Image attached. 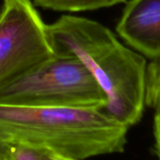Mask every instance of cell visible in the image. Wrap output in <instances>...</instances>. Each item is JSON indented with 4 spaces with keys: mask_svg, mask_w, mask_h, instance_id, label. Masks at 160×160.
Returning a JSON list of instances; mask_svg holds the SVG:
<instances>
[{
    "mask_svg": "<svg viewBox=\"0 0 160 160\" xmlns=\"http://www.w3.org/2000/svg\"><path fill=\"white\" fill-rule=\"evenodd\" d=\"M160 99V58L151 60L147 66L146 107L153 108Z\"/></svg>",
    "mask_w": 160,
    "mask_h": 160,
    "instance_id": "7",
    "label": "cell"
},
{
    "mask_svg": "<svg viewBox=\"0 0 160 160\" xmlns=\"http://www.w3.org/2000/svg\"><path fill=\"white\" fill-rule=\"evenodd\" d=\"M153 122H152V136H153V151L158 160H160V99L153 107Z\"/></svg>",
    "mask_w": 160,
    "mask_h": 160,
    "instance_id": "9",
    "label": "cell"
},
{
    "mask_svg": "<svg viewBox=\"0 0 160 160\" xmlns=\"http://www.w3.org/2000/svg\"><path fill=\"white\" fill-rule=\"evenodd\" d=\"M7 144L0 142V160H6Z\"/></svg>",
    "mask_w": 160,
    "mask_h": 160,
    "instance_id": "11",
    "label": "cell"
},
{
    "mask_svg": "<svg viewBox=\"0 0 160 160\" xmlns=\"http://www.w3.org/2000/svg\"><path fill=\"white\" fill-rule=\"evenodd\" d=\"M39 156L40 160H79L48 150H39Z\"/></svg>",
    "mask_w": 160,
    "mask_h": 160,
    "instance_id": "10",
    "label": "cell"
},
{
    "mask_svg": "<svg viewBox=\"0 0 160 160\" xmlns=\"http://www.w3.org/2000/svg\"><path fill=\"white\" fill-rule=\"evenodd\" d=\"M46 29L55 56L76 58L93 76L107 99L102 109L129 128L138 123L146 107V58L88 18L62 15Z\"/></svg>",
    "mask_w": 160,
    "mask_h": 160,
    "instance_id": "1",
    "label": "cell"
},
{
    "mask_svg": "<svg viewBox=\"0 0 160 160\" xmlns=\"http://www.w3.org/2000/svg\"><path fill=\"white\" fill-rule=\"evenodd\" d=\"M127 0H32L35 7L59 12H82L110 8Z\"/></svg>",
    "mask_w": 160,
    "mask_h": 160,
    "instance_id": "6",
    "label": "cell"
},
{
    "mask_svg": "<svg viewBox=\"0 0 160 160\" xmlns=\"http://www.w3.org/2000/svg\"><path fill=\"white\" fill-rule=\"evenodd\" d=\"M6 160H40L39 150L22 145L7 144Z\"/></svg>",
    "mask_w": 160,
    "mask_h": 160,
    "instance_id": "8",
    "label": "cell"
},
{
    "mask_svg": "<svg viewBox=\"0 0 160 160\" xmlns=\"http://www.w3.org/2000/svg\"><path fill=\"white\" fill-rule=\"evenodd\" d=\"M116 31L146 58H160V0H129Z\"/></svg>",
    "mask_w": 160,
    "mask_h": 160,
    "instance_id": "5",
    "label": "cell"
},
{
    "mask_svg": "<svg viewBox=\"0 0 160 160\" xmlns=\"http://www.w3.org/2000/svg\"><path fill=\"white\" fill-rule=\"evenodd\" d=\"M128 130L102 108L0 105V142L79 160L123 152Z\"/></svg>",
    "mask_w": 160,
    "mask_h": 160,
    "instance_id": "2",
    "label": "cell"
},
{
    "mask_svg": "<svg viewBox=\"0 0 160 160\" xmlns=\"http://www.w3.org/2000/svg\"><path fill=\"white\" fill-rule=\"evenodd\" d=\"M55 57L46 24L31 0H2L0 8V86Z\"/></svg>",
    "mask_w": 160,
    "mask_h": 160,
    "instance_id": "4",
    "label": "cell"
},
{
    "mask_svg": "<svg viewBox=\"0 0 160 160\" xmlns=\"http://www.w3.org/2000/svg\"><path fill=\"white\" fill-rule=\"evenodd\" d=\"M106 102L93 76L74 57L55 56L0 86V105L103 108Z\"/></svg>",
    "mask_w": 160,
    "mask_h": 160,
    "instance_id": "3",
    "label": "cell"
}]
</instances>
